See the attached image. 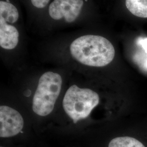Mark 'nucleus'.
<instances>
[{
	"label": "nucleus",
	"instance_id": "423d86ee",
	"mask_svg": "<svg viewBox=\"0 0 147 147\" xmlns=\"http://www.w3.org/2000/svg\"><path fill=\"white\" fill-rule=\"evenodd\" d=\"M24 125L21 114L6 105L0 106V137L8 138L19 134Z\"/></svg>",
	"mask_w": 147,
	"mask_h": 147
},
{
	"label": "nucleus",
	"instance_id": "f257e3e1",
	"mask_svg": "<svg viewBox=\"0 0 147 147\" xmlns=\"http://www.w3.org/2000/svg\"><path fill=\"white\" fill-rule=\"evenodd\" d=\"M92 27L49 36L53 49L64 51L71 63L89 68H102L113 62L116 56L113 44L106 37L95 33Z\"/></svg>",
	"mask_w": 147,
	"mask_h": 147
},
{
	"label": "nucleus",
	"instance_id": "7ed1b4c3",
	"mask_svg": "<svg viewBox=\"0 0 147 147\" xmlns=\"http://www.w3.org/2000/svg\"><path fill=\"white\" fill-rule=\"evenodd\" d=\"M20 0H0V47L15 52L26 35V26Z\"/></svg>",
	"mask_w": 147,
	"mask_h": 147
},
{
	"label": "nucleus",
	"instance_id": "f03ea898",
	"mask_svg": "<svg viewBox=\"0 0 147 147\" xmlns=\"http://www.w3.org/2000/svg\"><path fill=\"white\" fill-rule=\"evenodd\" d=\"M95 14L92 0H52L32 30L50 36L65 28L92 27Z\"/></svg>",
	"mask_w": 147,
	"mask_h": 147
},
{
	"label": "nucleus",
	"instance_id": "0eeeda50",
	"mask_svg": "<svg viewBox=\"0 0 147 147\" xmlns=\"http://www.w3.org/2000/svg\"><path fill=\"white\" fill-rule=\"evenodd\" d=\"M20 1L26 11L27 26L33 28L52 0H20Z\"/></svg>",
	"mask_w": 147,
	"mask_h": 147
},
{
	"label": "nucleus",
	"instance_id": "20e7f679",
	"mask_svg": "<svg viewBox=\"0 0 147 147\" xmlns=\"http://www.w3.org/2000/svg\"><path fill=\"white\" fill-rule=\"evenodd\" d=\"M62 82L61 75L56 72L48 71L40 76L32 100V110L38 116L46 117L52 113Z\"/></svg>",
	"mask_w": 147,
	"mask_h": 147
},
{
	"label": "nucleus",
	"instance_id": "39448f33",
	"mask_svg": "<svg viewBox=\"0 0 147 147\" xmlns=\"http://www.w3.org/2000/svg\"><path fill=\"white\" fill-rule=\"evenodd\" d=\"M99 101V95L94 90L73 84L64 95L63 109L74 123H76L87 118Z\"/></svg>",
	"mask_w": 147,
	"mask_h": 147
},
{
	"label": "nucleus",
	"instance_id": "1a4fd4ad",
	"mask_svg": "<svg viewBox=\"0 0 147 147\" xmlns=\"http://www.w3.org/2000/svg\"><path fill=\"white\" fill-rule=\"evenodd\" d=\"M108 147H145L140 141L129 136L118 137L112 139Z\"/></svg>",
	"mask_w": 147,
	"mask_h": 147
},
{
	"label": "nucleus",
	"instance_id": "9d476101",
	"mask_svg": "<svg viewBox=\"0 0 147 147\" xmlns=\"http://www.w3.org/2000/svg\"></svg>",
	"mask_w": 147,
	"mask_h": 147
},
{
	"label": "nucleus",
	"instance_id": "6e6552de",
	"mask_svg": "<svg viewBox=\"0 0 147 147\" xmlns=\"http://www.w3.org/2000/svg\"><path fill=\"white\" fill-rule=\"evenodd\" d=\"M125 5L132 14L147 18V0H125Z\"/></svg>",
	"mask_w": 147,
	"mask_h": 147
}]
</instances>
